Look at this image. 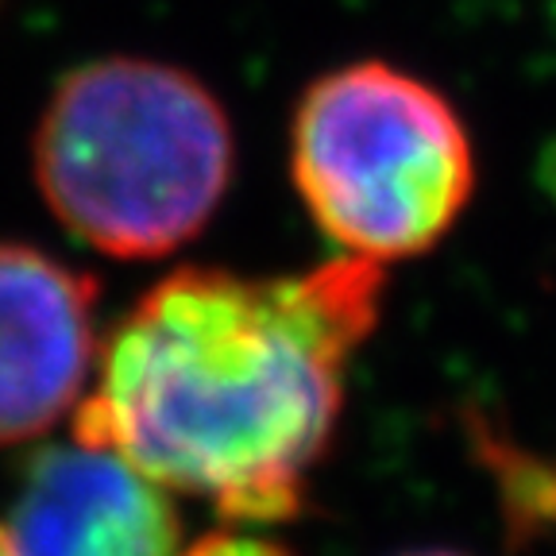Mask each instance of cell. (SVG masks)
<instances>
[{"label":"cell","mask_w":556,"mask_h":556,"mask_svg":"<svg viewBox=\"0 0 556 556\" xmlns=\"http://www.w3.org/2000/svg\"><path fill=\"white\" fill-rule=\"evenodd\" d=\"M382 287L379 263L356 255L275 278L174 270L104 340L74 441L205 498L228 526L290 521Z\"/></svg>","instance_id":"6da1fadb"},{"label":"cell","mask_w":556,"mask_h":556,"mask_svg":"<svg viewBox=\"0 0 556 556\" xmlns=\"http://www.w3.org/2000/svg\"><path fill=\"white\" fill-rule=\"evenodd\" d=\"M232 174L225 109L186 70L104 59L54 89L35 128V182L97 252L155 260L205 228Z\"/></svg>","instance_id":"7a4b0ae2"},{"label":"cell","mask_w":556,"mask_h":556,"mask_svg":"<svg viewBox=\"0 0 556 556\" xmlns=\"http://www.w3.org/2000/svg\"><path fill=\"white\" fill-rule=\"evenodd\" d=\"M290 170L313 225L379 267L441 243L476 186L460 116L387 62L332 70L305 89Z\"/></svg>","instance_id":"3957f363"},{"label":"cell","mask_w":556,"mask_h":556,"mask_svg":"<svg viewBox=\"0 0 556 556\" xmlns=\"http://www.w3.org/2000/svg\"><path fill=\"white\" fill-rule=\"evenodd\" d=\"M97 359L93 278L27 243H0V448L47 433Z\"/></svg>","instance_id":"277c9868"},{"label":"cell","mask_w":556,"mask_h":556,"mask_svg":"<svg viewBox=\"0 0 556 556\" xmlns=\"http://www.w3.org/2000/svg\"><path fill=\"white\" fill-rule=\"evenodd\" d=\"M9 538L20 556H182V521L166 486L78 441L27 464Z\"/></svg>","instance_id":"5b68a950"},{"label":"cell","mask_w":556,"mask_h":556,"mask_svg":"<svg viewBox=\"0 0 556 556\" xmlns=\"http://www.w3.org/2000/svg\"><path fill=\"white\" fill-rule=\"evenodd\" d=\"M483 456L491 460L503 486V506L526 538L541 526H556V468L521 456L498 437H483Z\"/></svg>","instance_id":"8992f818"},{"label":"cell","mask_w":556,"mask_h":556,"mask_svg":"<svg viewBox=\"0 0 556 556\" xmlns=\"http://www.w3.org/2000/svg\"><path fill=\"white\" fill-rule=\"evenodd\" d=\"M182 556H294L287 545H278L270 538H260V533H248V526H228L225 530H213L205 538H198L193 545L182 548Z\"/></svg>","instance_id":"52a82bcc"},{"label":"cell","mask_w":556,"mask_h":556,"mask_svg":"<svg viewBox=\"0 0 556 556\" xmlns=\"http://www.w3.org/2000/svg\"><path fill=\"white\" fill-rule=\"evenodd\" d=\"M0 556H20L16 545H12V538H9V526H0Z\"/></svg>","instance_id":"ba28073f"},{"label":"cell","mask_w":556,"mask_h":556,"mask_svg":"<svg viewBox=\"0 0 556 556\" xmlns=\"http://www.w3.org/2000/svg\"><path fill=\"white\" fill-rule=\"evenodd\" d=\"M402 556H460V553H448V548H417V553H402Z\"/></svg>","instance_id":"9c48e42d"}]
</instances>
